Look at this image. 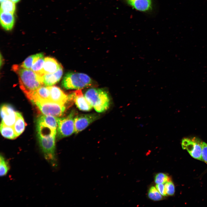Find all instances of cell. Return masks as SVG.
Instances as JSON below:
<instances>
[{
  "label": "cell",
  "instance_id": "6da1fadb",
  "mask_svg": "<svg viewBox=\"0 0 207 207\" xmlns=\"http://www.w3.org/2000/svg\"><path fill=\"white\" fill-rule=\"evenodd\" d=\"M12 69L18 75L20 87L26 96L44 85L42 76L31 69L16 64L13 65Z\"/></svg>",
  "mask_w": 207,
  "mask_h": 207
},
{
  "label": "cell",
  "instance_id": "7a4b0ae2",
  "mask_svg": "<svg viewBox=\"0 0 207 207\" xmlns=\"http://www.w3.org/2000/svg\"><path fill=\"white\" fill-rule=\"evenodd\" d=\"M84 95L92 107L97 112H103L109 107L110 99L107 92L103 89H89L86 91Z\"/></svg>",
  "mask_w": 207,
  "mask_h": 207
},
{
  "label": "cell",
  "instance_id": "3957f363",
  "mask_svg": "<svg viewBox=\"0 0 207 207\" xmlns=\"http://www.w3.org/2000/svg\"><path fill=\"white\" fill-rule=\"evenodd\" d=\"M92 81L87 75L82 73L70 72L64 77L62 86L66 89L79 90L92 85Z\"/></svg>",
  "mask_w": 207,
  "mask_h": 207
},
{
  "label": "cell",
  "instance_id": "277c9868",
  "mask_svg": "<svg viewBox=\"0 0 207 207\" xmlns=\"http://www.w3.org/2000/svg\"><path fill=\"white\" fill-rule=\"evenodd\" d=\"M44 115L55 117L61 116L66 109L65 105L51 100H40L33 103Z\"/></svg>",
  "mask_w": 207,
  "mask_h": 207
},
{
  "label": "cell",
  "instance_id": "5b68a950",
  "mask_svg": "<svg viewBox=\"0 0 207 207\" xmlns=\"http://www.w3.org/2000/svg\"><path fill=\"white\" fill-rule=\"evenodd\" d=\"M75 112L72 110L66 117L57 118V136L59 138L67 137L74 132Z\"/></svg>",
  "mask_w": 207,
  "mask_h": 207
},
{
  "label": "cell",
  "instance_id": "8992f818",
  "mask_svg": "<svg viewBox=\"0 0 207 207\" xmlns=\"http://www.w3.org/2000/svg\"><path fill=\"white\" fill-rule=\"evenodd\" d=\"M202 142L195 137L185 138L182 140L181 145L183 149L186 150L193 158L203 161L202 157Z\"/></svg>",
  "mask_w": 207,
  "mask_h": 207
},
{
  "label": "cell",
  "instance_id": "52a82bcc",
  "mask_svg": "<svg viewBox=\"0 0 207 207\" xmlns=\"http://www.w3.org/2000/svg\"><path fill=\"white\" fill-rule=\"evenodd\" d=\"M99 117V116L96 114L76 115L74 119V133H77L83 131Z\"/></svg>",
  "mask_w": 207,
  "mask_h": 207
},
{
  "label": "cell",
  "instance_id": "ba28073f",
  "mask_svg": "<svg viewBox=\"0 0 207 207\" xmlns=\"http://www.w3.org/2000/svg\"><path fill=\"white\" fill-rule=\"evenodd\" d=\"M17 112L9 105L3 104L0 109L1 123L7 126H13L16 119Z\"/></svg>",
  "mask_w": 207,
  "mask_h": 207
},
{
  "label": "cell",
  "instance_id": "9c48e42d",
  "mask_svg": "<svg viewBox=\"0 0 207 207\" xmlns=\"http://www.w3.org/2000/svg\"><path fill=\"white\" fill-rule=\"evenodd\" d=\"M126 4L138 11L146 12L152 9V0H124Z\"/></svg>",
  "mask_w": 207,
  "mask_h": 207
},
{
  "label": "cell",
  "instance_id": "30bf717a",
  "mask_svg": "<svg viewBox=\"0 0 207 207\" xmlns=\"http://www.w3.org/2000/svg\"><path fill=\"white\" fill-rule=\"evenodd\" d=\"M73 100L77 107L81 110L88 111L93 108L86 99L81 91L77 90L71 93Z\"/></svg>",
  "mask_w": 207,
  "mask_h": 207
},
{
  "label": "cell",
  "instance_id": "8fae6325",
  "mask_svg": "<svg viewBox=\"0 0 207 207\" xmlns=\"http://www.w3.org/2000/svg\"><path fill=\"white\" fill-rule=\"evenodd\" d=\"M50 93V100L65 105L70 101L69 95L66 94L60 88L56 86H48Z\"/></svg>",
  "mask_w": 207,
  "mask_h": 207
},
{
  "label": "cell",
  "instance_id": "7c38bea8",
  "mask_svg": "<svg viewBox=\"0 0 207 207\" xmlns=\"http://www.w3.org/2000/svg\"><path fill=\"white\" fill-rule=\"evenodd\" d=\"M50 93L48 86H42L26 96L33 103L40 100H50Z\"/></svg>",
  "mask_w": 207,
  "mask_h": 207
},
{
  "label": "cell",
  "instance_id": "4fadbf2b",
  "mask_svg": "<svg viewBox=\"0 0 207 207\" xmlns=\"http://www.w3.org/2000/svg\"><path fill=\"white\" fill-rule=\"evenodd\" d=\"M61 66L54 58L47 57L45 58L42 69L40 75L46 74L53 73L56 71Z\"/></svg>",
  "mask_w": 207,
  "mask_h": 207
},
{
  "label": "cell",
  "instance_id": "5bb4252c",
  "mask_svg": "<svg viewBox=\"0 0 207 207\" xmlns=\"http://www.w3.org/2000/svg\"><path fill=\"white\" fill-rule=\"evenodd\" d=\"M63 72V68L61 66L56 71L53 73L43 74L42 78L44 85L50 86L56 84L61 79Z\"/></svg>",
  "mask_w": 207,
  "mask_h": 207
},
{
  "label": "cell",
  "instance_id": "9a60e30c",
  "mask_svg": "<svg viewBox=\"0 0 207 207\" xmlns=\"http://www.w3.org/2000/svg\"><path fill=\"white\" fill-rule=\"evenodd\" d=\"M0 23L3 28L7 30H11L14 22L13 14L0 12Z\"/></svg>",
  "mask_w": 207,
  "mask_h": 207
},
{
  "label": "cell",
  "instance_id": "2e32d148",
  "mask_svg": "<svg viewBox=\"0 0 207 207\" xmlns=\"http://www.w3.org/2000/svg\"><path fill=\"white\" fill-rule=\"evenodd\" d=\"M25 126L26 123L22 115L20 113L17 112L16 119L13 127L17 137L24 131Z\"/></svg>",
  "mask_w": 207,
  "mask_h": 207
},
{
  "label": "cell",
  "instance_id": "e0dca14e",
  "mask_svg": "<svg viewBox=\"0 0 207 207\" xmlns=\"http://www.w3.org/2000/svg\"><path fill=\"white\" fill-rule=\"evenodd\" d=\"M56 117L50 115H42L39 117L37 121L43 123L47 125L56 130L58 126Z\"/></svg>",
  "mask_w": 207,
  "mask_h": 207
},
{
  "label": "cell",
  "instance_id": "ac0fdd59",
  "mask_svg": "<svg viewBox=\"0 0 207 207\" xmlns=\"http://www.w3.org/2000/svg\"><path fill=\"white\" fill-rule=\"evenodd\" d=\"M0 131L2 135L5 138L13 139L18 137L13 126H7L1 122L0 124Z\"/></svg>",
  "mask_w": 207,
  "mask_h": 207
},
{
  "label": "cell",
  "instance_id": "d6986e66",
  "mask_svg": "<svg viewBox=\"0 0 207 207\" xmlns=\"http://www.w3.org/2000/svg\"><path fill=\"white\" fill-rule=\"evenodd\" d=\"M15 9V3L11 0H5L1 3L0 12L14 14Z\"/></svg>",
  "mask_w": 207,
  "mask_h": 207
},
{
  "label": "cell",
  "instance_id": "ffe728a7",
  "mask_svg": "<svg viewBox=\"0 0 207 207\" xmlns=\"http://www.w3.org/2000/svg\"><path fill=\"white\" fill-rule=\"evenodd\" d=\"M43 55H44L43 53H40L30 56L24 60L20 66L25 68L31 69L32 64L35 60L38 58Z\"/></svg>",
  "mask_w": 207,
  "mask_h": 207
},
{
  "label": "cell",
  "instance_id": "44dd1931",
  "mask_svg": "<svg viewBox=\"0 0 207 207\" xmlns=\"http://www.w3.org/2000/svg\"><path fill=\"white\" fill-rule=\"evenodd\" d=\"M10 167L8 161L3 155L0 156V175L1 177L5 176L9 170Z\"/></svg>",
  "mask_w": 207,
  "mask_h": 207
},
{
  "label": "cell",
  "instance_id": "7402d4cb",
  "mask_svg": "<svg viewBox=\"0 0 207 207\" xmlns=\"http://www.w3.org/2000/svg\"><path fill=\"white\" fill-rule=\"evenodd\" d=\"M45 61L44 55L37 58L32 64L31 69L40 75L42 69Z\"/></svg>",
  "mask_w": 207,
  "mask_h": 207
},
{
  "label": "cell",
  "instance_id": "603a6c76",
  "mask_svg": "<svg viewBox=\"0 0 207 207\" xmlns=\"http://www.w3.org/2000/svg\"><path fill=\"white\" fill-rule=\"evenodd\" d=\"M148 196L151 200L154 201H159L162 199V195L160 193L156 187L151 186L148 192Z\"/></svg>",
  "mask_w": 207,
  "mask_h": 207
},
{
  "label": "cell",
  "instance_id": "cb8c5ba5",
  "mask_svg": "<svg viewBox=\"0 0 207 207\" xmlns=\"http://www.w3.org/2000/svg\"><path fill=\"white\" fill-rule=\"evenodd\" d=\"M170 181L168 176L163 173H158L155 177L154 181L156 184H164Z\"/></svg>",
  "mask_w": 207,
  "mask_h": 207
},
{
  "label": "cell",
  "instance_id": "d4e9b609",
  "mask_svg": "<svg viewBox=\"0 0 207 207\" xmlns=\"http://www.w3.org/2000/svg\"><path fill=\"white\" fill-rule=\"evenodd\" d=\"M165 190L167 195H172L175 192V186L173 183L170 181L164 184Z\"/></svg>",
  "mask_w": 207,
  "mask_h": 207
},
{
  "label": "cell",
  "instance_id": "484cf974",
  "mask_svg": "<svg viewBox=\"0 0 207 207\" xmlns=\"http://www.w3.org/2000/svg\"><path fill=\"white\" fill-rule=\"evenodd\" d=\"M202 157L203 161L207 164V144L202 142Z\"/></svg>",
  "mask_w": 207,
  "mask_h": 207
},
{
  "label": "cell",
  "instance_id": "4316f807",
  "mask_svg": "<svg viewBox=\"0 0 207 207\" xmlns=\"http://www.w3.org/2000/svg\"><path fill=\"white\" fill-rule=\"evenodd\" d=\"M164 184H157L156 187L160 193L163 196H166L167 195L166 192Z\"/></svg>",
  "mask_w": 207,
  "mask_h": 207
},
{
  "label": "cell",
  "instance_id": "83f0119b",
  "mask_svg": "<svg viewBox=\"0 0 207 207\" xmlns=\"http://www.w3.org/2000/svg\"><path fill=\"white\" fill-rule=\"evenodd\" d=\"M12 1L15 3L18 2L20 0H11Z\"/></svg>",
  "mask_w": 207,
  "mask_h": 207
},
{
  "label": "cell",
  "instance_id": "f1b7e54d",
  "mask_svg": "<svg viewBox=\"0 0 207 207\" xmlns=\"http://www.w3.org/2000/svg\"><path fill=\"white\" fill-rule=\"evenodd\" d=\"M5 0H0L1 3L3 2Z\"/></svg>",
  "mask_w": 207,
  "mask_h": 207
}]
</instances>
